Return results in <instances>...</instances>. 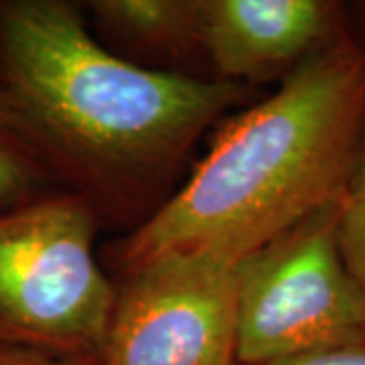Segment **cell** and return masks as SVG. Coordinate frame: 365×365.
Listing matches in <instances>:
<instances>
[{
	"mask_svg": "<svg viewBox=\"0 0 365 365\" xmlns=\"http://www.w3.org/2000/svg\"><path fill=\"white\" fill-rule=\"evenodd\" d=\"M0 86L66 191L102 220L143 222L197 140L250 96L118 57L67 0H0Z\"/></svg>",
	"mask_w": 365,
	"mask_h": 365,
	"instance_id": "obj_1",
	"label": "cell"
},
{
	"mask_svg": "<svg viewBox=\"0 0 365 365\" xmlns=\"http://www.w3.org/2000/svg\"><path fill=\"white\" fill-rule=\"evenodd\" d=\"M365 134V39L353 29L230 118L207 155L114 248L124 274L163 256L248 258L347 189Z\"/></svg>",
	"mask_w": 365,
	"mask_h": 365,
	"instance_id": "obj_2",
	"label": "cell"
},
{
	"mask_svg": "<svg viewBox=\"0 0 365 365\" xmlns=\"http://www.w3.org/2000/svg\"><path fill=\"white\" fill-rule=\"evenodd\" d=\"M100 223L71 191L0 209V345L98 357L116 302Z\"/></svg>",
	"mask_w": 365,
	"mask_h": 365,
	"instance_id": "obj_3",
	"label": "cell"
},
{
	"mask_svg": "<svg viewBox=\"0 0 365 365\" xmlns=\"http://www.w3.org/2000/svg\"><path fill=\"white\" fill-rule=\"evenodd\" d=\"M337 203L237 264L235 365L365 343V299L341 258Z\"/></svg>",
	"mask_w": 365,
	"mask_h": 365,
	"instance_id": "obj_4",
	"label": "cell"
},
{
	"mask_svg": "<svg viewBox=\"0 0 365 365\" xmlns=\"http://www.w3.org/2000/svg\"><path fill=\"white\" fill-rule=\"evenodd\" d=\"M120 278L96 365H235V262L175 254Z\"/></svg>",
	"mask_w": 365,
	"mask_h": 365,
	"instance_id": "obj_5",
	"label": "cell"
},
{
	"mask_svg": "<svg viewBox=\"0 0 365 365\" xmlns=\"http://www.w3.org/2000/svg\"><path fill=\"white\" fill-rule=\"evenodd\" d=\"M351 31L337 0H201V47L215 79L284 81Z\"/></svg>",
	"mask_w": 365,
	"mask_h": 365,
	"instance_id": "obj_6",
	"label": "cell"
},
{
	"mask_svg": "<svg viewBox=\"0 0 365 365\" xmlns=\"http://www.w3.org/2000/svg\"><path fill=\"white\" fill-rule=\"evenodd\" d=\"M96 39L140 67L179 71L203 55L201 0H90L79 4Z\"/></svg>",
	"mask_w": 365,
	"mask_h": 365,
	"instance_id": "obj_7",
	"label": "cell"
},
{
	"mask_svg": "<svg viewBox=\"0 0 365 365\" xmlns=\"http://www.w3.org/2000/svg\"><path fill=\"white\" fill-rule=\"evenodd\" d=\"M66 191L0 86V209Z\"/></svg>",
	"mask_w": 365,
	"mask_h": 365,
	"instance_id": "obj_8",
	"label": "cell"
},
{
	"mask_svg": "<svg viewBox=\"0 0 365 365\" xmlns=\"http://www.w3.org/2000/svg\"><path fill=\"white\" fill-rule=\"evenodd\" d=\"M337 244L365 299V134L351 179L337 203Z\"/></svg>",
	"mask_w": 365,
	"mask_h": 365,
	"instance_id": "obj_9",
	"label": "cell"
},
{
	"mask_svg": "<svg viewBox=\"0 0 365 365\" xmlns=\"http://www.w3.org/2000/svg\"><path fill=\"white\" fill-rule=\"evenodd\" d=\"M262 365H365V343L327 347Z\"/></svg>",
	"mask_w": 365,
	"mask_h": 365,
	"instance_id": "obj_10",
	"label": "cell"
},
{
	"mask_svg": "<svg viewBox=\"0 0 365 365\" xmlns=\"http://www.w3.org/2000/svg\"><path fill=\"white\" fill-rule=\"evenodd\" d=\"M0 365H96V359L59 355L16 345H0Z\"/></svg>",
	"mask_w": 365,
	"mask_h": 365,
	"instance_id": "obj_11",
	"label": "cell"
},
{
	"mask_svg": "<svg viewBox=\"0 0 365 365\" xmlns=\"http://www.w3.org/2000/svg\"><path fill=\"white\" fill-rule=\"evenodd\" d=\"M351 25L365 39V0L351 4Z\"/></svg>",
	"mask_w": 365,
	"mask_h": 365,
	"instance_id": "obj_12",
	"label": "cell"
}]
</instances>
